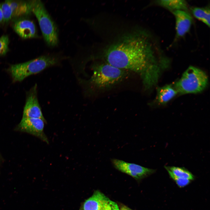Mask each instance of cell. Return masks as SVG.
Masks as SVG:
<instances>
[{"label":"cell","instance_id":"obj_1","mask_svg":"<svg viewBox=\"0 0 210 210\" xmlns=\"http://www.w3.org/2000/svg\"><path fill=\"white\" fill-rule=\"evenodd\" d=\"M105 62L140 76L146 89L157 82L160 71L170 63L157 40L145 31L126 34L105 51Z\"/></svg>","mask_w":210,"mask_h":210},{"label":"cell","instance_id":"obj_2","mask_svg":"<svg viewBox=\"0 0 210 210\" xmlns=\"http://www.w3.org/2000/svg\"><path fill=\"white\" fill-rule=\"evenodd\" d=\"M92 69L93 74L86 81V84L91 90H103L110 88L123 80L128 75V71L106 62L95 63Z\"/></svg>","mask_w":210,"mask_h":210},{"label":"cell","instance_id":"obj_3","mask_svg":"<svg viewBox=\"0 0 210 210\" xmlns=\"http://www.w3.org/2000/svg\"><path fill=\"white\" fill-rule=\"evenodd\" d=\"M61 59L56 55H44L25 62L11 65L8 71L13 82H20L30 76L57 64Z\"/></svg>","mask_w":210,"mask_h":210},{"label":"cell","instance_id":"obj_4","mask_svg":"<svg viewBox=\"0 0 210 210\" xmlns=\"http://www.w3.org/2000/svg\"><path fill=\"white\" fill-rule=\"evenodd\" d=\"M208 76L203 71L196 67L189 66L175 84L178 93L181 94L201 92L207 86Z\"/></svg>","mask_w":210,"mask_h":210},{"label":"cell","instance_id":"obj_5","mask_svg":"<svg viewBox=\"0 0 210 210\" xmlns=\"http://www.w3.org/2000/svg\"><path fill=\"white\" fill-rule=\"evenodd\" d=\"M32 13L36 18L44 40L49 46L54 47L58 43L57 26L40 0H32Z\"/></svg>","mask_w":210,"mask_h":210},{"label":"cell","instance_id":"obj_6","mask_svg":"<svg viewBox=\"0 0 210 210\" xmlns=\"http://www.w3.org/2000/svg\"><path fill=\"white\" fill-rule=\"evenodd\" d=\"M111 161L113 166L116 169L136 179L144 178L155 171L154 169L117 159H111Z\"/></svg>","mask_w":210,"mask_h":210},{"label":"cell","instance_id":"obj_7","mask_svg":"<svg viewBox=\"0 0 210 210\" xmlns=\"http://www.w3.org/2000/svg\"><path fill=\"white\" fill-rule=\"evenodd\" d=\"M82 210H120L117 204L99 190L83 203Z\"/></svg>","mask_w":210,"mask_h":210},{"label":"cell","instance_id":"obj_8","mask_svg":"<svg viewBox=\"0 0 210 210\" xmlns=\"http://www.w3.org/2000/svg\"><path fill=\"white\" fill-rule=\"evenodd\" d=\"M37 94V86L36 84L27 93L22 118H40L46 122L38 102Z\"/></svg>","mask_w":210,"mask_h":210},{"label":"cell","instance_id":"obj_9","mask_svg":"<svg viewBox=\"0 0 210 210\" xmlns=\"http://www.w3.org/2000/svg\"><path fill=\"white\" fill-rule=\"evenodd\" d=\"M45 123L46 122L40 118H22L18 126L21 130L36 136L48 144V140L44 132Z\"/></svg>","mask_w":210,"mask_h":210},{"label":"cell","instance_id":"obj_10","mask_svg":"<svg viewBox=\"0 0 210 210\" xmlns=\"http://www.w3.org/2000/svg\"><path fill=\"white\" fill-rule=\"evenodd\" d=\"M14 21L13 28L20 37L27 39L37 37L36 26L32 21L23 17Z\"/></svg>","mask_w":210,"mask_h":210},{"label":"cell","instance_id":"obj_11","mask_svg":"<svg viewBox=\"0 0 210 210\" xmlns=\"http://www.w3.org/2000/svg\"><path fill=\"white\" fill-rule=\"evenodd\" d=\"M172 12L176 19V36L177 37H182L190 31L192 18L187 11L177 10Z\"/></svg>","mask_w":210,"mask_h":210},{"label":"cell","instance_id":"obj_12","mask_svg":"<svg viewBox=\"0 0 210 210\" xmlns=\"http://www.w3.org/2000/svg\"><path fill=\"white\" fill-rule=\"evenodd\" d=\"M12 11V19H17L32 13V0H9Z\"/></svg>","mask_w":210,"mask_h":210},{"label":"cell","instance_id":"obj_13","mask_svg":"<svg viewBox=\"0 0 210 210\" xmlns=\"http://www.w3.org/2000/svg\"><path fill=\"white\" fill-rule=\"evenodd\" d=\"M178 92L172 85H167L159 88L158 91L157 99L162 104L167 103L174 97Z\"/></svg>","mask_w":210,"mask_h":210},{"label":"cell","instance_id":"obj_14","mask_svg":"<svg viewBox=\"0 0 210 210\" xmlns=\"http://www.w3.org/2000/svg\"><path fill=\"white\" fill-rule=\"evenodd\" d=\"M156 3L172 12L177 10L187 11L188 9L187 3L183 0H160L156 1Z\"/></svg>","mask_w":210,"mask_h":210},{"label":"cell","instance_id":"obj_15","mask_svg":"<svg viewBox=\"0 0 210 210\" xmlns=\"http://www.w3.org/2000/svg\"><path fill=\"white\" fill-rule=\"evenodd\" d=\"M192 12L197 19L202 21L209 27L210 24L209 7H193L191 9Z\"/></svg>","mask_w":210,"mask_h":210},{"label":"cell","instance_id":"obj_16","mask_svg":"<svg viewBox=\"0 0 210 210\" xmlns=\"http://www.w3.org/2000/svg\"><path fill=\"white\" fill-rule=\"evenodd\" d=\"M166 169H168L175 176L182 178L190 180L194 179L193 175L188 170L184 167L175 166H165Z\"/></svg>","mask_w":210,"mask_h":210},{"label":"cell","instance_id":"obj_17","mask_svg":"<svg viewBox=\"0 0 210 210\" xmlns=\"http://www.w3.org/2000/svg\"><path fill=\"white\" fill-rule=\"evenodd\" d=\"M4 22H7L12 19V11L10 0H6L0 4Z\"/></svg>","mask_w":210,"mask_h":210},{"label":"cell","instance_id":"obj_18","mask_svg":"<svg viewBox=\"0 0 210 210\" xmlns=\"http://www.w3.org/2000/svg\"><path fill=\"white\" fill-rule=\"evenodd\" d=\"M9 39L7 35L0 37V56L6 55L9 50Z\"/></svg>","mask_w":210,"mask_h":210},{"label":"cell","instance_id":"obj_19","mask_svg":"<svg viewBox=\"0 0 210 210\" xmlns=\"http://www.w3.org/2000/svg\"><path fill=\"white\" fill-rule=\"evenodd\" d=\"M171 177L176 183L177 185L180 187H183L188 185L190 182L191 180L182 178L178 177L168 169H166Z\"/></svg>","mask_w":210,"mask_h":210},{"label":"cell","instance_id":"obj_20","mask_svg":"<svg viewBox=\"0 0 210 210\" xmlns=\"http://www.w3.org/2000/svg\"><path fill=\"white\" fill-rule=\"evenodd\" d=\"M3 22H4L3 18L0 4V24Z\"/></svg>","mask_w":210,"mask_h":210},{"label":"cell","instance_id":"obj_21","mask_svg":"<svg viewBox=\"0 0 210 210\" xmlns=\"http://www.w3.org/2000/svg\"><path fill=\"white\" fill-rule=\"evenodd\" d=\"M120 210H132L129 208L125 206H123L121 207Z\"/></svg>","mask_w":210,"mask_h":210}]
</instances>
